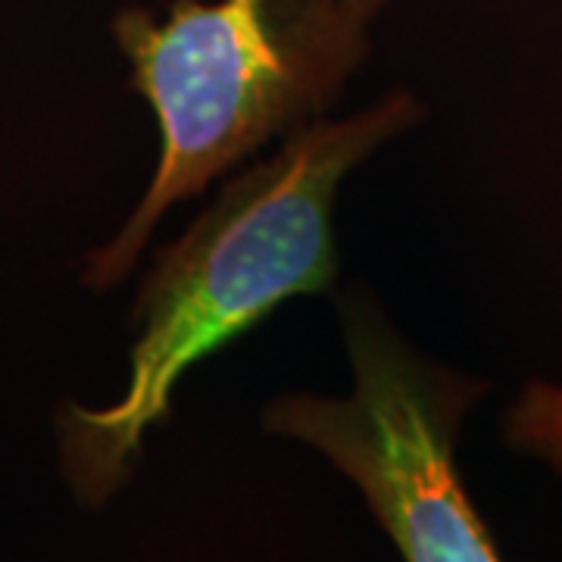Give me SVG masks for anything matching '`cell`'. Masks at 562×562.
<instances>
[{"mask_svg": "<svg viewBox=\"0 0 562 562\" xmlns=\"http://www.w3.org/2000/svg\"><path fill=\"white\" fill-rule=\"evenodd\" d=\"M503 441L562 479V384L528 382L503 413Z\"/></svg>", "mask_w": 562, "mask_h": 562, "instance_id": "4", "label": "cell"}, {"mask_svg": "<svg viewBox=\"0 0 562 562\" xmlns=\"http://www.w3.org/2000/svg\"><path fill=\"white\" fill-rule=\"evenodd\" d=\"M387 0H172L166 16L122 10L113 35L132 88L160 122V160L135 213L94 250L85 284L116 288L160 220L269 140L325 120L369 57V25Z\"/></svg>", "mask_w": 562, "mask_h": 562, "instance_id": "2", "label": "cell"}, {"mask_svg": "<svg viewBox=\"0 0 562 562\" xmlns=\"http://www.w3.org/2000/svg\"><path fill=\"white\" fill-rule=\"evenodd\" d=\"M425 116L391 91L347 120H322L281 140L269 160L222 184L191 228L157 254L135 297L132 375L113 406L60 409L63 475L85 506H103L132 479L144 435L169 419L188 369L254 331L297 294L338 279L331 232L344 176Z\"/></svg>", "mask_w": 562, "mask_h": 562, "instance_id": "1", "label": "cell"}, {"mask_svg": "<svg viewBox=\"0 0 562 562\" xmlns=\"http://www.w3.org/2000/svg\"><path fill=\"white\" fill-rule=\"evenodd\" d=\"M338 313L353 391L276 397L262 428L319 450L357 484L403 562H503L457 462L487 382L416 353L362 288L344 291Z\"/></svg>", "mask_w": 562, "mask_h": 562, "instance_id": "3", "label": "cell"}]
</instances>
